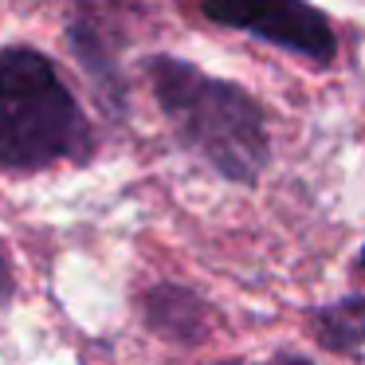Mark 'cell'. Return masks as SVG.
Listing matches in <instances>:
<instances>
[{"label":"cell","instance_id":"cell-7","mask_svg":"<svg viewBox=\"0 0 365 365\" xmlns=\"http://www.w3.org/2000/svg\"><path fill=\"white\" fill-rule=\"evenodd\" d=\"M220 365H247V361H220ZM263 365H314V361H307V357H299V354H275Z\"/></svg>","mask_w":365,"mask_h":365},{"label":"cell","instance_id":"cell-4","mask_svg":"<svg viewBox=\"0 0 365 365\" xmlns=\"http://www.w3.org/2000/svg\"><path fill=\"white\" fill-rule=\"evenodd\" d=\"M145 318H150V326L158 334L177 338V341H185V346L200 341L208 330L205 302L192 291H185V287H153V291L145 294Z\"/></svg>","mask_w":365,"mask_h":365},{"label":"cell","instance_id":"cell-3","mask_svg":"<svg viewBox=\"0 0 365 365\" xmlns=\"http://www.w3.org/2000/svg\"><path fill=\"white\" fill-rule=\"evenodd\" d=\"M200 12L212 24L247 32L310 63H330L338 51L330 20L307 0H200Z\"/></svg>","mask_w":365,"mask_h":365},{"label":"cell","instance_id":"cell-8","mask_svg":"<svg viewBox=\"0 0 365 365\" xmlns=\"http://www.w3.org/2000/svg\"><path fill=\"white\" fill-rule=\"evenodd\" d=\"M357 259H361V267H365V247H361V255H357Z\"/></svg>","mask_w":365,"mask_h":365},{"label":"cell","instance_id":"cell-1","mask_svg":"<svg viewBox=\"0 0 365 365\" xmlns=\"http://www.w3.org/2000/svg\"><path fill=\"white\" fill-rule=\"evenodd\" d=\"M150 83L189 150H197L208 165L228 181H255L267 165V126L263 110L244 87L205 75L200 67L173 56L150 59Z\"/></svg>","mask_w":365,"mask_h":365},{"label":"cell","instance_id":"cell-5","mask_svg":"<svg viewBox=\"0 0 365 365\" xmlns=\"http://www.w3.org/2000/svg\"><path fill=\"white\" fill-rule=\"evenodd\" d=\"M310 322H314V334L326 349L349 354V349L365 346V294L326 302V307H318L310 314Z\"/></svg>","mask_w":365,"mask_h":365},{"label":"cell","instance_id":"cell-6","mask_svg":"<svg viewBox=\"0 0 365 365\" xmlns=\"http://www.w3.org/2000/svg\"><path fill=\"white\" fill-rule=\"evenodd\" d=\"M12 294H16V275H12V263L4 255V247H0V310L12 302Z\"/></svg>","mask_w":365,"mask_h":365},{"label":"cell","instance_id":"cell-2","mask_svg":"<svg viewBox=\"0 0 365 365\" xmlns=\"http://www.w3.org/2000/svg\"><path fill=\"white\" fill-rule=\"evenodd\" d=\"M91 150L79 98L43 51H0V169L40 173Z\"/></svg>","mask_w":365,"mask_h":365}]
</instances>
